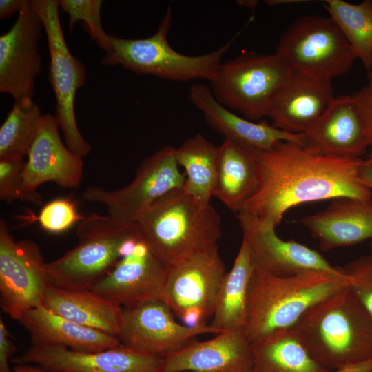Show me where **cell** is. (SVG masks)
<instances>
[{"mask_svg": "<svg viewBox=\"0 0 372 372\" xmlns=\"http://www.w3.org/2000/svg\"><path fill=\"white\" fill-rule=\"evenodd\" d=\"M254 152L258 183L241 211L275 227L289 209L300 204L340 198L372 199L358 176L361 158L325 156L289 141Z\"/></svg>", "mask_w": 372, "mask_h": 372, "instance_id": "6da1fadb", "label": "cell"}, {"mask_svg": "<svg viewBox=\"0 0 372 372\" xmlns=\"http://www.w3.org/2000/svg\"><path fill=\"white\" fill-rule=\"evenodd\" d=\"M137 228V223H120L109 216L85 218L76 229L79 243L45 263L50 285L67 290L90 291L116 265Z\"/></svg>", "mask_w": 372, "mask_h": 372, "instance_id": "8992f818", "label": "cell"}, {"mask_svg": "<svg viewBox=\"0 0 372 372\" xmlns=\"http://www.w3.org/2000/svg\"><path fill=\"white\" fill-rule=\"evenodd\" d=\"M256 258L248 240H242L233 266L225 273L220 285L212 321L209 324L218 332L243 330L246 324L247 298Z\"/></svg>", "mask_w": 372, "mask_h": 372, "instance_id": "484cf974", "label": "cell"}, {"mask_svg": "<svg viewBox=\"0 0 372 372\" xmlns=\"http://www.w3.org/2000/svg\"><path fill=\"white\" fill-rule=\"evenodd\" d=\"M168 269L146 241L138 225L122 258L90 291L122 307L163 300Z\"/></svg>", "mask_w": 372, "mask_h": 372, "instance_id": "4fadbf2b", "label": "cell"}, {"mask_svg": "<svg viewBox=\"0 0 372 372\" xmlns=\"http://www.w3.org/2000/svg\"><path fill=\"white\" fill-rule=\"evenodd\" d=\"M251 364V342L243 330H232L168 354L159 372H249Z\"/></svg>", "mask_w": 372, "mask_h": 372, "instance_id": "44dd1931", "label": "cell"}, {"mask_svg": "<svg viewBox=\"0 0 372 372\" xmlns=\"http://www.w3.org/2000/svg\"><path fill=\"white\" fill-rule=\"evenodd\" d=\"M59 130L54 115H43L22 173L25 190L37 192L40 185L48 182L65 188H75L81 184L82 157L63 144Z\"/></svg>", "mask_w": 372, "mask_h": 372, "instance_id": "ac0fdd59", "label": "cell"}, {"mask_svg": "<svg viewBox=\"0 0 372 372\" xmlns=\"http://www.w3.org/2000/svg\"><path fill=\"white\" fill-rule=\"evenodd\" d=\"M293 72L276 52L246 51L220 64L210 89L223 106L254 121L267 116L272 96Z\"/></svg>", "mask_w": 372, "mask_h": 372, "instance_id": "52a82bcc", "label": "cell"}, {"mask_svg": "<svg viewBox=\"0 0 372 372\" xmlns=\"http://www.w3.org/2000/svg\"><path fill=\"white\" fill-rule=\"evenodd\" d=\"M45 263L36 243L16 240L0 220V306L12 319L41 305L50 285Z\"/></svg>", "mask_w": 372, "mask_h": 372, "instance_id": "7c38bea8", "label": "cell"}, {"mask_svg": "<svg viewBox=\"0 0 372 372\" xmlns=\"http://www.w3.org/2000/svg\"><path fill=\"white\" fill-rule=\"evenodd\" d=\"M299 222L324 251L353 245L372 239V199L336 198L323 211Z\"/></svg>", "mask_w": 372, "mask_h": 372, "instance_id": "603a6c76", "label": "cell"}, {"mask_svg": "<svg viewBox=\"0 0 372 372\" xmlns=\"http://www.w3.org/2000/svg\"><path fill=\"white\" fill-rule=\"evenodd\" d=\"M329 372H372V358Z\"/></svg>", "mask_w": 372, "mask_h": 372, "instance_id": "ab89813d", "label": "cell"}, {"mask_svg": "<svg viewBox=\"0 0 372 372\" xmlns=\"http://www.w3.org/2000/svg\"><path fill=\"white\" fill-rule=\"evenodd\" d=\"M349 287L372 318V254L364 256L343 267Z\"/></svg>", "mask_w": 372, "mask_h": 372, "instance_id": "e575fe53", "label": "cell"}, {"mask_svg": "<svg viewBox=\"0 0 372 372\" xmlns=\"http://www.w3.org/2000/svg\"><path fill=\"white\" fill-rule=\"evenodd\" d=\"M41 19L50 54L49 81L56 98L54 118L62 131L66 146L82 158L91 145L79 129L75 114L77 90L86 81L85 65L70 51L62 30L58 0H31Z\"/></svg>", "mask_w": 372, "mask_h": 372, "instance_id": "9c48e42d", "label": "cell"}, {"mask_svg": "<svg viewBox=\"0 0 372 372\" xmlns=\"http://www.w3.org/2000/svg\"><path fill=\"white\" fill-rule=\"evenodd\" d=\"M17 346L12 340V337L7 329L6 324L0 318V372H14L10 366L9 361L12 354L16 351Z\"/></svg>", "mask_w": 372, "mask_h": 372, "instance_id": "8d00e7d4", "label": "cell"}, {"mask_svg": "<svg viewBox=\"0 0 372 372\" xmlns=\"http://www.w3.org/2000/svg\"><path fill=\"white\" fill-rule=\"evenodd\" d=\"M219 146L198 133L175 147L178 165L184 168L183 190L199 204L210 205L216 185Z\"/></svg>", "mask_w": 372, "mask_h": 372, "instance_id": "f1b7e54d", "label": "cell"}, {"mask_svg": "<svg viewBox=\"0 0 372 372\" xmlns=\"http://www.w3.org/2000/svg\"><path fill=\"white\" fill-rule=\"evenodd\" d=\"M290 329L329 371L372 358V318L349 285L313 304Z\"/></svg>", "mask_w": 372, "mask_h": 372, "instance_id": "7a4b0ae2", "label": "cell"}, {"mask_svg": "<svg viewBox=\"0 0 372 372\" xmlns=\"http://www.w3.org/2000/svg\"><path fill=\"white\" fill-rule=\"evenodd\" d=\"M358 176L361 182L369 189L372 196V148L361 158Z\"/></svg>", "mask_w": 372, "mask_h": 372, "instance_id": "74e56055", "label": "cell"}, {"mask_svg": "<svg viewBox=\"0 0 372 372\" xmlns=\"http://www.w3.org/2000/svg\"><path fill=\"white\" fill-rule=\"evenodd\" d=\"M188 99L213 130L251 151L270 150L280 141L303 145V134L285 132L265 121L255 123L233 113L216 100L205 84H194Z\"/></svg>", "mask_w": 372, "mask_h": 372, "instance_id": "7402d4cb", "label": "cell"}, {"mask_svg": "<svg viewBox=\"0 0 372 372\" xmlns=\"http://www.w3.org/2000/svg\"><path fill=\"white\" fill-rule=\"evenodd\" d=\"M19 322L29 332L32 345L61 346L93 352L121 344L116 336L76 324L43 305L27 311Z\"/></svg>", "mask_w": 372, "mask_h": 372, "instance_id": "cb8c5ba5", "label": "cell"}, {"mask_svg": "<svg viewBox=\"0 0 372 372\" xmlns=\"http://www.w3.org/2000/svg\"><path fill=\"white\" fill-rule=\"evenodd\" d=\"M25 0H1L0 1V19L1 20L11 17L17 12H19Z\"/></svg>", "mask_w": 372, "mask_h": 372, "instance_id": "f35d334b", "label": "cell"}, {"mask_svg": "<svg viewBox=\"0 0 372 372\" xmlns=\"http://www.w3.org/2000/svg\"><path fill=\"white\" fill-rule=\"evenodd\" d=\"M151 247L169 267L187 255L218 246L220 218L210 204H199L183 188L155 201L137 222Z\"/></svg>", "mask_w": 372, "mask_h": 372, "instance_id": "277c9868", "label": "cell"}, {"mask_svg": "<svg viewBox=\"0 0 372 372\" xmlns=\"http://www.w3.org/2000/svg\"><path fill=\"white\" fill-rule=\"evenodd\" d=\"M162 300L123 307L117 335L120 343L149 355L163 358L187 346L204 333H219L210 325L189 327L178 323Z\"/></svg>", "mask_w": 372, "mask_h": 372, "instance_id": "5bb4252c", "label": "cell"}, {"mask_svg": "<svg viewBox=\"0 0 372 372\" xmlns=\"http://www.w3.org/2000/svg\"><path fill=\"white\" fill-rule=\"evenodd\" d=\"M258 169L254 152L224 138L219 146L214 197L235 213L256 191Z\"/></svg>", "mask_w": 372, "mask_h": 372, "instance_id": "4316f807", "label": "cell"}, {"mask_svg": "<svg viewBox=\"0 0 372 372\" xmlns=\"http://www.w3.org/2000/svg\"><path fill=\"white\" fill-rule=\"evenodd\" d=\"M43 31L31 0H25L14 23L0 37V92L14 101L33 97L42 70L39 42Z\"/></svg>", "mask_w": 372, "mask_h": 372, "instance_id": "9a60e30c", "label": "cell"}, {"mask_svg": "<svg viewBox=\"0 0 372 372\" xmlns=\"http://www.w3.org/2000/svg\"><path fill=\"white\" fill-rule=\"evenodd\" d=\"M225 274L218 246L190 254L169 267L163 300L183 324L205 325Z\"/></svg>", "mask_w": 372, "mask_h": 372, "instance_id": "8fae6325", "label": "cell"}, {"mask_svg": "<svg viewBox=\"0 0 372 372\" xmlns=\"http://www.w3.org/2000/svg\"><path fill=\"white\" fill-rule=\"evenodd\" d=\"M163 358L121 344L99 351H78L54 345H32L12 358L15 364H32L54 372H159Z\"/></svg>", "mask_w": 372, "mask_h": 372, "instance_id": "2e32d148", "label": "cell"}, {"mask_svg": "<svg viewBox=\"0 0 372 372\" xmlns=\"http://www.w3.org/2000/svg\"><path fill=\"white\" fill-rule=\"evenodd\" d=\"M43 115L33 99L14 101L0 127V160L27 156Z\"/></svg>", "mask_w": 372, "mask_h": 372, "instance_id": "4dcf8cb0", "label": "cell"}, {"mask_svg": "<svg viewBox=\"0 0 372 372\" xmlns=\"http://www.w3.org/2000/svg\"><path fill=\"white\" fill-rule=\"evenodd\" d=\"M329 156L358 159L371 147L351 96L334 97L315 124L303 134V145Z\"/></svg>", "mask_w": 372, "mask_h": 372, "instance_id": "ffe728a7", "label": "cell"}, {"mask_svg": "<svg viewBox=\"0 0 372 372\" xmlns=\"http://www.w3.org/2000/svg\"><path fill=\"white\" fill-rule=\"evenodd\" d=\"M349 285L348 276L324 271L276 276L256 260L249 287L245 334L251 342L291 328L311 307Z\"/></svg>", "mask_w": 372, "mask_h": 372, "instance_id": "3957f363", "label": "cell"}, {"mask_svg": "<svg viewBox=\"0 0 372 372\" xmlns=\"http://www.w3.org/2000/svg\"><path fill=\"white\" fill-rule=\"evenodd\" d=\"M367 83L351 95L365 133L372 148V70L369 71Z\"/></svg>", "mask_w": 372, "mask_h": 372, "instance_id": "d590c367", "label": "cell"}, {"mask_svg": "<svg viewBox=\"0 0 372 372\" xmlns=\"http://www.w3.org/2000/svg\"><path fill=\"white\" fill-rule=\"evenodd\" d=\"M333 98L331 81L293 72L272 96L267 116L282 131L304 134L319 119Z\"/></svg>", "mask_w": 372, "mask_h": 372, "instance_id": "d6986e66", "label": "cell"}, {"mask_svg": "<svg viewBox=\"0 0 372 372\" xmlns=\"http://www.w3.org/2000/svg\"><path fill=\"white\" fill-rule=\"evenodd\" d=\"M13 371L14 372H54L32 364H16Z\"/></svg>", "mask_w": 372, "mask_h": 372, "instance_id": "60d3db41", "label": "cell"}, {"mask_svg": "<svg viewBox=\"0 0 372 372\" xmlns=\"http://www.w3.org/2000/svg\"><path fill=\"white\" fill-rule=\"evenodd\" d=\"M251 348L249 372H329L313 358L290 328L251 342Z\"/></svg>", "mask_w": 372, "mask_h": 372, "instance_id": "83f0119b", "label": "cell"}, {"mask_svg": "<svg viewBox=\"0 0 372 372\" xmlns=\"http://www.w3.org/2000/svg\"><path fill=\"white\" fill-rule=\"evenodd\" d=\"M44 307L80 325L118 335L122 322L123 307L91 291L47 288Z\"/></svg>", "mask_w": 372, "mask_h": 372, "instance_id": "d4e9b609", "label": "cell"}, {"mask_svg": "<svg viewBox=\"0 0 372 372\" xmlns=\"http://www.w3.org/2000/svg\"><path fill=\"white\" fill-rule=\"evenodd\" d=\"M172 19V8L169 6L156 32L148 37L125 39L109 34L111 48L102 58L101 63L120 65L137 74L170 81L186 82L200 79L211 82L238 34L214 51L188 56L176 51L168 42Z\"/></svg>", "mask_w": 372, "mask_h": 372, "instance_id": "5b68a950", "label": "cell"}, {"mask_svg": "<svg viewBox=\"0 0 372 372\" xmlns=\"http://www.w3.org/2000/svg\"><path fill=\"white\" fill-rule=\"evenodd\" d=\"M371 251H372V242L371 244Z\"/></svg>", "mask_w": 372, "mask_h": 372, "instance_id": "b9f144b4", "label": "cell"}, {"mask_svg": "<svg viewBox=\"0 0 372 372\" xmlns=\"http://www.w3.org/2000/svg\"><path fill=\"white\" fill-rule=\"evenodd\" d=\"M59 8L69 16V27L83 21L92 40L106 53L110 50L109 34L101 23V0H58Z\"/></svg>", "mask_w": 372, "mask_h": 372, "instance_id": "1f68e13d", "label": "cell"}, {"mask_svg": "<svg viewBox=\"0 0 372 372\" xmlns=\"http://www.w3.org/2000/svg\"><path fill=\"white\" fill-rule=\"evenodd\" d=\"M276 52L293 72L330 80L347 73L357 56L331 18L304 15L280 36Z\"/></svg>", "mask_w": 372, "mask_h": 372, "instance_id": "ba28073f", "label": "cell"}, {"mask_svg": "<svg viewBox=\"0 0 372 372\" xmlns=\"http://www.w3.org/2000/svg\"><path fill=\"white\" fill-rule=\"evenodd\" d=\"M185 180L176 161L175 147L167 145L146 158L125 187L114 190L90 187L83 193V198L103 205L107 216L117 223H137L155 201L183 188Z\"/></svg>", "mask_w": 372, "mask_h": 372, "instance_id": "30bf717a", "label": "cell"}, {"mask_svg": "<svg viewBox=\"0 0 372 372\" xmlns=\"http://www.w3.org/2000/svg\"><path fill=\"white\" fill-rule=\"evenodd\" d=\"M50 233H61L85 218L79 215L76 204L69 198H57L45 204L37 216L33 218Z\"/></svg>", "mask_w": 372, "mask_h": 372, "instance_id": "836d02e7", "label": "cell"}, {"mask_svg": "<svg viewBox=\"0 0 372 372\" xmlns=\"http://www.w3.org/2000/svg\"><path fill=\"white\" fill-rule=\"evenodd\" d=\"M24 158L0 160V200L7 203L15 200L40 205L43 196L38 192L25 190L22 183Z\"/></svg>", "mask_w": 372, "mask_h": 372, "instance_id": "d6a6232c", "label": "cell"}, {"mask_svg": "<svg viewBox=\"0 0 372 372\" xmlns=\"http://www.w3.org/2000/svg\"><path fill=\"white\" fill-rule=\"evenodd\" d=\"M364 68L372 69V1L351 3L327 0L323 3Z\"/></svg>", "mask_w": 372, "mask_h": 372, "instance_id": "f546056e", "label": "cell"}, {"mask_svg": "<svg viewBox=\"0 0 372 372\" xmlns=\"http://www.w3.org/2000/svg\"><path fill=\"white\" fill-rule=\"evenodd\" d=\"M237 218L256 260L270 273L289 276L324 271L347 277L343 268L333 266L317 251L295 240L280 238L273 225L243 211L238 213Z\"/></svg>", "mask_w": 372, "mask_h": 372, "instance_id": "e0dca14e", "label": "cell"}]
</instances>
